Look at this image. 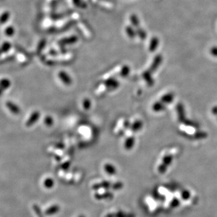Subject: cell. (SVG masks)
Instances as JSON below:
<instances>
[{
  "label": "cell",
  "mask_w": 217,
  "mask_h": 217,
  "mask_svg": "<svg viewBox=\"0 0 217 217\" xmlns=\"http://www.w3.org/2000/svg\"><path fill=\"white\" fill-rule=\"evenodd\" d=\"M40 117V113L38 111H35L30 116V117L28 119L25 125L27 127H30L32 126L33 124H35L38 120L39 118Z\"/></svg>",
  "instance_id": "1"
},
{
  "label": "cell",
  "mask_w": 217,
  "mask_h": 217,
  "mask_svg": "<svg viewBox=\"0 0 217 217\" xmlns=\"http://www.w3.org/2000/svg\"><path fill=\"white\" fill-rule=\"evenodd\" d=\"M59 76L63 83L66 85H70L72 83V80L70 76L64 71H60L59 73Z\"/></svg>",
  "instance_id": "2"
},
{
  "label": "cell",
  "mask_w": 217,
  "mask_h": 217,
  "mask_svg": "<svg viewBox=\"0 0 217 217\" xmlns=\"http://www.w3.org/2000/svg\"><path fill=\"white\" fill-rule=\"evenodd\" d=\"M60 210V207L58 205H54L51 206L45 211V214L47 215H52L57 213Z\"/></svg>",
  "instance_id": "3"
},
{
  "label": "cell",
  "mask_w": 217,
  "mask_h": 217,
  "mask_svg": "<svg viewBox=\"0 0 217 217\" xmlns=\"http://www.w3.org/2000/svg\"><path fill=\"white\" fill-rule=\"evenodd\" d=\"M113 194L109 192H104V194H97L95 195V198L97 199H112Z\"/></svg>",
  "instance_id": "4"
},
{
  "label": "cell",
  "mask_w": 217,
  "mask_h": 217,
  "mask_svg": "<svg viewBox=\"0 0 217 217\" xmlns=\"http://www.w3.org/2000/svg\"><path fill=\"white\" fill-rule=\"evenodd\" d=\"M105 171L109 175H114L117 173V170L114 166L110 164H106L104 167Z\"/></svg>",
  "instance_id": "5"
},
{
  "label": "cell",
  "mask_w": 217,
  "mask_h": 217,
  "mask_svg": "<svg viewBox=\"0 0 217 217\" xmlns=\"http://www.w3.org/2000/svg\"><path fill=\"white\" fill-rule=\"evenodd\" d=\"M6 105H7V107L8 108V109L10 110L11 112H13V114H18L19 113L20 110L19 109V107L16 105L14 104L13 103H12L11 102H8L6 104Z\"/></svg>",
  "instance_id": "6"
},
{
  "label": "cell",
  "mask_w": 217,
  "mask_h": 217,
  "mask_svg": "<svg viewBox=\"0 0 217 217\" xmlns=\"http://www.w3.org/2000/svg\"><path fill=\"white\" fill-rule=\"evenodd\" d=\"M110 184L108 181H103L101 183L94 185L93 186V189H100V188H107L110 187Z\"/></svg>",
  "instance_id": "7"
},
{
  "label": "cell",
  "mask_w": 217,
  "mask_h": 217,
  "mask_svg": "<svg viewBox=\"0 0 217 217\" xmlns=\"http://www.w3.org/2000/svg\"><path fill=\"white\" fill-rule=\"evenodd\" d=\"M106 85L110 88H117L118 86L119 83L117 80L111 79L106 82Z\"/></svg>",
  "instance_id": "8"
},
{
  "label": "cell",
  "mask_w": 217,
  "mask_h": 217,
  "mask_svg": "<svg viewBox=\"0 0 217 217\" xmlns=\"http://www.w3.org/2000/svg\"><path fill=\"white\" fill-rule=\"evenodd\" d=\"M134 141L133 137H131L127 139L124 143L125 148H126L127 150H129L131 148H132V147L133 146V144H134Z\"/></svg>",
  "instance_id": "9"
},
{
  "label": "cell",
  "mask_w": 217,
  "mask_h": 217,
  "mask_svg": "<svg viewBox=\"0 0 217 217\" xmlns=\"http://www.w3.org/2000/svg\"><path fill=\"white\" fill-rule=\"evenodd\" d=\"M44 186L48 189L52 188L54 186V180L51 178H47L44 181Z\"/></svg>",
  "instance_id": "10"
},
{
  "label": "cell",
  "mask_w": 217,
  "mask_h": 217,
  "mask_svg": "<svg viewBox=\"0 0 217 217\" xmlns=\"http://www.w3.org/2000/svg\"><path fill=\"white\" fill-rule=\"evenodd\" d=\"M123 184L121 182H117V183H115L112 185V189L114 190L120 189L123 188Z\"/></svg>",
  "instance_id": "11"
},
{
  "label": "cell",
  "mask_w": 217,
  "mask_h": 217,
  "mask_svg": "<svg viewBox=\"0 0 217 217\" xmlns=\"http://www.w3.org/2000/svg\"><path fill=\"white\" fill-rule=\"evenodd\" d=\"M83 104L84 108H85L86 110H88V109L90 107L91 102H90V101L89 99H87L86 98V99H85V100L83 101Z\"/></svg>",
  "instance_id": "12"
},
{
  "label": "cell",
  "mask_w": 217,
  "mask_h": 217,
  "mask_svg": "<svg viewBox=\"0 0 217 217\" xmlns=\"http://www.w3.org/2000/svg\"><path fill=\"white\" fill-rule=\"evenodd\" d=\"M45 123L48 126H51L53 123V120L51 117H47L45 120Z\"/></svg>",
  "instance_id": "13"
},
{
  "label": "cell",
  "mask_w": 217,
  "mask_h": 217,
  "mask_svg": "<svg viewBox=\"0 0 217 217\" xmlns=\"http://www.w3.org/2000/svg\"><path fill=\"white\" fill-rule=\"evenodd\" d=\"M129 72V68L125 66V67H124V68H123V70H122V71H121V75L122 76H127V75L128 74Z\"/></svg>",
  "instance_id": "14"
},
{
  "label": "cell",
  "mask_w": 217,
  "mask_h": 217,
  "mask_svg": "<svg viewBox=\"0 0 217 217\" xmlns=\"http://www.w3.org/2000/svg\"><path fill=\"white\" fill-rule=\"evenodd\" d=\"M79 217H85V216H84V215H80V216H79Z\"/></svg>",
  "instance_id": "15"
}]
</instances>
